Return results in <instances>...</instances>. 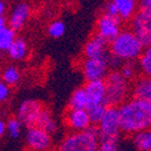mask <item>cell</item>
I'll list each match as a JSON object with an SVG mask.
<instances>
[{"instance_id": "7", "label": "cell", "mask_w": 151, "mask_h": 151, "mask_svg": "<svg viewBox=\"0 0 151 151\" xmlns=\"http://www.w3.org/2000/svg\"><path fill=\"white\" fill-rule=\"evenodd\" d=\"M80 69L86 82L104 81L110 73L108 59H85L80 62Z\"/></svg>"}, {"instance_id": "34", "label": "cell", "mask_w": 151, "mask_h": 151, "mask_svg": "<svg viewBox=\"0 0 151 151\" xmlns=\"http://www.w3.org/2000/svg\"><path fill=\"white\" fill-rule=\"evenodd\" d=\"M51 151H52V150H51Z\"/></svg>"}, {"instance_id": "18", "label": "cell", "mask_w": 151, "mask_h": 151, "mask_svg": "<svg viewBox=\"0 0 151 151\" xmlns=\"http://www.w3.org/2000/svg\"><path fill=\"white\" fill-rule=\"evenodd\" d=\"M35 126L36 127H39L40 129L47 132L48 134H51V135L55 134L57 132V129H58L57 121L55 120L51 110H50L48 108H46V106H44V109L41 111L39 119H37Z\"/></svg>"}, {"instance_id": "22", "label": "cell", "mask_w": 151, "mask_h": 151, "mask_svg": "<svg viewBox=\"0 0 151 151\" xmlns=\"http://www.w3.org/2000/svg\"><path fill=\"white\" fill-rule=\"evenodd\" d=\"M137 67H138L139 75L151 78V46L145 47L143 50L142 55L137 60Z\"/></svg>"}, {"instance_id": "5", "label": "cell", "mask_w": 151, "mask_h": 151, "mask_svg": "<svg viewBox=\"0 0 151 151\" xmlns=\"http://www.w3.org/2000/svg\"><path fill=\"white\" fill-rule=\"evenodd\" d=\"M96 127L98 131L99 143H120L122 132L117 108L108 106L103 119Z\"/></svg>"}, {"instance_id": "26", "label": "cell", "mask_w": 151, "mask_h": 151, "mask_svg": "<svg viewBox=\"0 0 151 151\" xmlns=\"http://www.w3.org/2000/svg\"><path fill=\"white\" fill-rule=\"evenodd\" d=\"M22 126L23 124L18 121L17 117H10L6 121V132L10 134L11 138L17 139L22 133Z\"/></svg>"}, {"instance_id": "6", "label": "cell", "mask_w": 151, "mask_h": 151, "mask_svg": "<svg viewBox=\"0 0 151 151\" xmlns=\"http://www.w3.org/2000/svg\"><path fill=\"white\" fill-rule=\"evenodd\" d=\"M129 29L140 41L143 47L151 46V14L139 10L129 22Z\"/></svg>"}, {"instance_id": "14", "label": "cell", "mask_w": 151, "mask_h": 151, "mask_svg": "<svg viewBox=\"0 0 151 151\" xmlns=\"http://www.w3.org/2000/svg\"><path fill=\"white\" fill-rule=\"evenodd\" d=\"M83 90L86 92L87 99H88V108L97 106V105H105V82L104 81L86 82L83 86Z\"/></svg>"}, {"instance_id": "29", "label": "cell", "mask_w": 151, "mask_h": 151, "mask_svg": "<svg viewBox=\"0 0 151 151\" xmlns=\"http://www.w3.org/2000/svg\"><path fill=\"white\" fill-rule=\"evenodd\" d=\"M11 96V87L0 80V103H4Z\"/></svg>"}, {"instance_id": "30", "label": "cell", "mask_w": 151, "mask_h": 151, "mask_svg": "<svg viewBox=\"0 0 151 151\" xmlns=\"http://www.w3.org/2000/svg\"><path fill=\"white\" fill-rule=\"evenodd\" d=\"M138 4H139V10L151 14V0H142V1H138Z\"/></svg>"}, {"instance_id": "12", "label": "cell", "mask_w": 151, "mask_h": 151, "mask_svg": "<svg viewBox=\"0 0 151 151\" xmlns=\"http://www.w3.org/2000/svg\"><path fill=\"white\" fill-rule=\"evenodd\" d=\"M63 122L70 129V132H82L93 126L87 110L67 109L63 116Z\"/></svg>"}, {"instance_id": "10", "label": "cell", "mask_w": 151, "mask_h": 151, "mask_svg": "<svg viewBox=\"0 0 151 151\" xmlns=\"http://www.w3.org/2000/svg\"><path fill=\"white\" fill-rule=\"evenodd\" d=\"M26 145L28 151H51L53 138L47 132L33 126L26 131Z\"/></svg>"}, {"instance_id": "21", "label": "cell", "mask_w": 151, "mask_h": 151, "mask_svg": "<svg viewBox=\"0 0 151 151\" xmlns=\"http://www.w3.org/2000/svg\"><path fill=\"white\" fill-rule=\"evenodd\" d=\"M131 142L137 151H151V128L133 134Z\"/></svg>"}, {"instance_id": "2", "label": "cell", "mask_w": 151, "mask_h": 151, "mask_svg": "<svg viewBox=\"0 0 151 151\" xmlns=\"http://www.w3.org/2000/svg\"><path fill=\"white\" fill-rule=\"evenodd\" d=\"M143 50V45L129 28L122 29V32L109 44V55L122 63L137 62Z\"/></svg>"}, {"instance_id": "33", "label": "cell", "mask_w": 151, "mask_h": 151, "mask_svg": "<svg viewBox=\"0 0 151 151\" xmlns=\"http://www.w3.org/2000/svg\"><path fill=\"white\" fill-rule=\"evenodd\" d=\"M26 151H28V150H26Z\"/></svg>"}, {"instance_id": "27", "label": "cell", "mask_w": 151, "mask_h": 151, "mask_svg": "<svg viewBox=\"0 0 151 151\" xmlns=\"http://www.w3.org/2000/svg\"><path fill=\"white\" fill-rule=\"evenodd\" d=\"M106 105H97V106H91L87 109V112L90 115V119H91V122L93 126H97L100 120L103 119L105 111H106Z\"/></svg>"}, {"instance_id": "24", "label": "cell", "mask_w": 151, "mask_h": 151, "mask_svg": "<svg viewBox=\"0 0 151 151\" xmlns=\"http://www.w3.org/2000/svg\"><path fill=\"white\" fill-rule=\"evenodd\" d=\"M46 33L50 37H52V39H59V37H62L65 33L64 22H62L60 19H55L52 22H50L46 28Z\"/></svg>"}, {"instance_id": "19", "label": "cell", "mask_w": 151, "mask_h": 151, "mask_svg": "<svg viewBox=\"0 0 151 151\" xmlns=\"http://www.w3.org/2000/svg\"><path fill=\"white\" fill-rule=\"evenodd\" d=\"M16 37V32L9 27L6 18L0 19V52H6Z\"/></svg>"}, {"instance_id": "4", "label": "cell", "mask_w": 151, "mask_h": 151, "mask_svg": "<svg viewBox=\"0 0 151 151\" xmlns=\"http://www.w3.org/2000/svg\"><path fill=\"white\" fill-rule=\"evenodd\" d=\"M99 138L96 126L82 132L68 133L58 144V151H98Z\"/></svg>"}, {"instance_id": "20", "label": "cell", "mask_w": 151, "mask_h": 151, "mask_svg": "<svg viewBox=\"0 0 151 151\" xmlns=\"http://www.w3.org/2000/svg\"><path fill=\"white\" fill-rule=\"evenodd\" d=\"M88 108V99H87L86 92L83 87L76 88L70 96V99L68 102V109L71 110H87Z\"/></svg>"}, {"instance_id": "28", "label": "cell", "mask_w": 151, "mask_h": 151, "mask_svg": "<svg viewBox=\"0 0 151 151\" xmlns=\"http://www.w3.org/2000/svg\"><path fill=\"white\" fill-rule=\"evenodd\" d=\"M98 151H122L120 143H99V149Z\"/></svg>"}, {"instance_id": "25", "label": "cell", "mask_w": 151, "mask_h": 151, "mask_svg": "<svg viewBox=\"0 0 151 151\" xmlns=\"http://www.w3.org/2000/svg\"><path fill=\"white\" fill-rule=\"evenodd\" d=\"M119 71L122 74V76L126 80H128L129 82H132L133 80H135L138 76H139L137 62H126V63H123Z\"/></svg>"}, {"instance_id": "8", "label": "cell", "mask_w": 151, "mask_h": 151, "mask_svg": "<svg viewBox=\"0 0 151 151\" xmlns=\"http://www.w3.org/2000/svg\"><path fill=\"white\" fill-rule=\"evenodd\" d=\"M122 24L123 23L119 18L111 17V16L105 15L102 12V14L99 15V17L97 18L94 34L98 35L99 37H102L108 44H110L122 32V29H123Z\"/></svg>"}, {"instance_id": "23", "label": "cell", "mask_w": 151, "mask_h": 151, "mask_svg": "<svg viewBox=\"0 0 151 151\" xmlns=\"http://www.w3.org/2000/svg\"><path fill=\"white\" fill-rule=\"evenodd\" d=\"M21 70L16 65H7L1 71V81L5 82L9 87L11 86H16L21 81Z\"/></svg>"}, {"instance_id": "16", "label": "cell", "mask_w": 151, "mask_h": 151, "mask_svg": "<svg viewBox=\"0 0 151 151\" xmlns=\"http://www.w3.org/2000/svg\"><path fill=\"white\" fill-rule=\"evenodd\" d=\"M117 18L122 23H129L139 11V4L135 0H114Z\"/></svg>"}, {"instance_id": "15", "label": "cell", "mask_w": 151, "mask_h": 151, "mask_svg": "<svg viewBox=\"0 0 151 151\" xmlns=\"http://www.w3.org/2000/svg\"><path fill=\"white\" fill-rule=\"evenodd\" d=\"M131 97L151 104V78L139 75L131 82Z\"/></svg>"}, {"instance_id": "3", "label": "cell", "mask_w": 151, "mask_h": 151, "mask_svg": "<svg viewBox=\"0 0 151 151\" xmlns=\"http://www.w3.org/2000/svg\"><path fill=\"white\" fill-rule=\"evenodd\" d=\"M105 82V105L119 108L131 98V82L126 80L119 70H111Z\"/></svg>"}, {"instance_id": "17", "label": "cell", "mask_w": 151, "mask_h": 151, "mask_svg": "<svg viewBox=\"0 0 151 151\" xmlns=\"http://www.w3.org/2000/svg\"><path fill=\"white\" fill-rule=\"evenodd\" d=\"M6 52H7V56L12 60H23V59H26L28 57V53H29L28 42L24 40L23 37H16Z\"/></svg>"}, {"instance_id": "11", "label": "cell", "mask_w": 151, "mask_h": 151, "mask_svg": "<svg viewBox=\"0 0 151 151\" xmlns=\"http://www.w3.org/2000/svg\"><path fill=\"white\" fill-rule=\"evenodd\" d=\"M32 12H33V7L29 3L21 1L15 4L12 6L9 17L6 19L9 27L14 32H18L23 29V27L26 26L29 18L32 17Z\"/></svg>"}, {"instance_id": "1", "label": "cell", "mask_w": 151, "mask_h": 151, "mask_svg": "<svg viewBox=\"0 0 151 151\" xmlns=\"http://www.w3.org/2000/svg\"><path fill=\"white\" fill-rule=\"evenodd\" d=\"M122 134H133L151 128V104L144 100L128 98L117 108Z\"/></svg>"}, {"instance_id": "9", "label": "cell", "mask_w": 151, "mask_h": 151, "mask_svg": "<svg viewBox=\"0 0 151 151\" xmlns=\"http://www.w3.org/2000/svg\"><path fill=\"white\" fill-rule=\"evenodd\" d=\"M42 109H44V105L41 104L40 100L33 99V98L24 99L17 108L16 117L23 126L29 128L36 124V121L39 119Z\"/></svg>"}, {"instance_id": "13", "label": "cell", "mask_w": 151, "mask_h": 151, "mask_svg": "<svg viewBox=\"0 0 151 151\" xmlns=\"http://www.w3.org/2000/svg\"><path fill=\"white\" fill-rule=\"evenodd\" d=\"M82 58L85 59H108L109 44L102 37L93 34L86 41L82 50Z\"/></svg>"}, {"instance_id": "32", "label": "cell", "mask_w": 151, "mask_h": 151, "mask_svg": "<svg viewBox=\"0 0 151 151\" xmlns=\"http://www.w3.org/2000/svg\"><path fill=\"white\" fill-rule=\"evenodd\" d=\"M5 14H6V4L0 0V19L5 18Z\"/></svg>"}, {"instance_id": "31", "label": "cell", "mask_w": 151, "mask_h": 151, "mask_svg": "<svg viewBox=\"0 0 151 151\" xmlns=\"http://www.w3.org/2000/svg\"><path fill=\"white\" fill-rule=\"evenodd\" d=\"M6 133V121L0 119V138H3Z\"/></svg>"}]
</instances>
